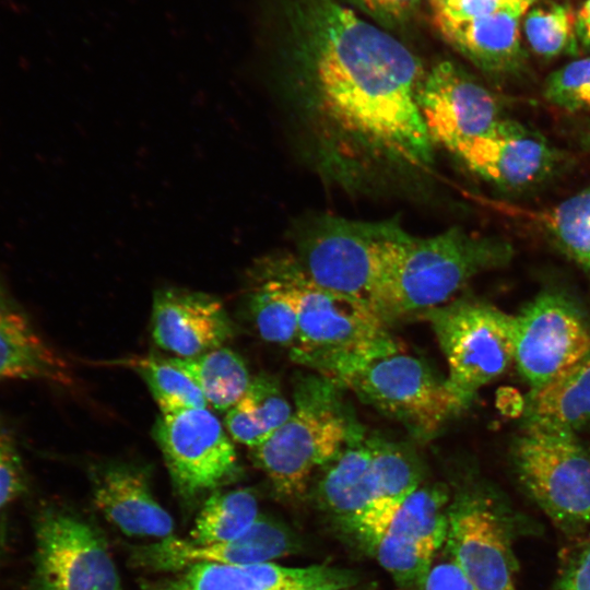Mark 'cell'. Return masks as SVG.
Segmentation results:
<instances>
[{"label":"cell","mask_w":590,"mask_h":590,"mask_svg":"<svg viewBox=\"0 0 590 590\" xmlns=\"http://www.w3.org/2000/svg\"><path fill=\"white\" fill-rule=\"evenodd\" d=\"M417 58L351 10L326 3L280 97L302 160L352 197L414 191L434 176Z\"/></svg>","instance_id":"1"},{"label":"cell","mask_w":590,"mask_h":590,"mask_svg":"<svg viewBox=\"0 0 590 590\" xmlns=\"http://www.w3.org/2000/svg\"><path fill=\"white\" fill-rule=\"evenodd\" d=\"M413 237L397 219L310 214L293 227L295 258L306 275L324 290L366 304L384 320L390 281Z\"/></svg>","instance_id":"2"},{"label":"cell","mask_w":590,"mask_h":590,"mask_svg":"<svg viewBox=\"0 0 590 590\" xmlns=\"http://www.w3.org/2000/svg\"><path fill=\"white\" fill-rule=\"evenodd\" d=\"M298 333L293 362L339 384L369 363L401 352L388 323L366 304L315 284L295 256L284 253Z\"/></svg>","instance_id":"3"},{"label":"cell","mask_w":590,"mask_h":590,"mask_svg":"<svg viewBox=\"0 0 590 590\" xmlns=\"http://www.w3.org/2000/svg\"><path fill=\"white\" fill-rule=\"evenodd\" d=\"M340 388L316 373L300 376L295 381L290 417L251 449V460L281 498H302L311 476L362 428L349 416Z\"/></svg>","instance_id":"4"},{"label":"cell","mask_w":590,"mask_h":590,"mask_svg":"<svg viewBox=\"0 0 590 590\" xmlns=\"http://www.w3.org/2000/svg\"><path fill=\"white\" fill-rule=\"evenodd\" d=\"M512 246L459 226L413 237L390 281L384 318L390 321L441 306L475 275L507 264Z\"/></svg>","instance_id":"5"},{"label":"cell","mask_w":590,"mask_h":590,"mask_svg":"<svg viewBox=\"0 0 590 590\" xmlns=\"http://www.w3.org/2000/svg\"><path fill=\"white\" fill-rule=\"evenodd\" d=\"M448 366L446 382L464 409L515 356V316L484 302L460 298L422 314Z\"/></svg>","instance_id":"6"},{"label":"cell","mask_w":590,"mask_h":590,"mask_svg":"<svg viewBox=\"0 0 590 590\" xmlns=\"http://www.w3.org/2000/svg\"><path fill=\"white\" fill-rule=\"evenodd\" d=\"M32 531L27 590H122L103 536L73 509L39 504L32 515Z\"/></svg>","instance_id":"7"},{"label":"cell","mask_w":590,"mask_h":590,"mask_svg":"<svg viewBox=\"0 0 590 590\" xmlns=\"http://www.w3.org/2000/svg\"><path fill=\"white\" fill-rule=\"evenodd\" d=\"M339 385L418 439L434 437L464 410L446 378L441 379L422 359L401 352L369 363Z\"/></svg>","instance_id":"8"},{"label":"cell","mask_w":590,"mask_h":590,"mask_svg":"<svg viewBox=\"0 0 590 590\" xmlns=\"http://www.w3.org/2000/svg\"><path fill=\"white\" fill-rule=\"evenodd\" d=\"M512 458L520 482L555 522L573 530L590 524V450L576 433L526 428Z\"/></svg>","instance_id":"9"},{"label":"cell","mask_w":590,"mask_h":590,"mask_svg":"<svg viewBox=\"0 0 590 590\" xmlns=\"http://www.w3.org/2000/svg\"><path fill=\"white\" fill-rule=\"evenodd\" d=\"M153 437L174 488L186 500L217 491L240 474L231 436L206 408L161 414Z\"/></svg>","instance_id":"10"},{"label":"cell","mask_w":590,"mask_h":590,"mask_svg":"<svg viewBox=\"0 0 590 590\" xmlns=\"http://www.w3.org/2000/svg\"><path fill=\"white\" fill-rule=\"evenodd\" d=\"M590 353V326L566 295L544 292L515 316L514 363L530 390L552 381Z\"/></svg>","instance_id":"11"},{"label":"cell","mask_w":590,"mask_h":590,"mask_svg":"<svg viewBox=\"0 0 590 590\" xmlns=\"http://www.w3.org/2000/svg\"><path fill=\"white\" fill-rule=\"evenodd\" d=\"M503 520L481 489H465L449 504L445 546L476 590H517L516 563Z\"/></svg>","instance_id":"12"},{"label":"cell","mask_w":590,"mask_h":590,"mask_svg":"<svg viewBox=\"0 0 590 590\" xmlns=\"http://www.w3.org/2000/svg\"><path fill=\"white\" fill-rule=\"evenodd\" d=\"M418 106L434 145L453 155L503 119L494 95L449 61L425 74Z\"/></svg>","instance_id":"13"},{"label":"cell","mask_w":590,"mask_h":590,"mask_svg":"<svg viewBox=\"0 0 590 590\" xmlns=\"http://www.w3.org/2000/svg\"><path fill=\"white\" fill-rule=\"evenodd\" d=\"M356 583L354 573L328 565L200 563L170 576L144 579L139 590H340Z\"/></svg>","instance_id":"14"},{"label":"cell","mask_w":590,"mask_h":590,"mask_svg":"<svg viewBox=\"0 0 590 590\" xmlns=\"http://www.w3.org/2000/svg\"><path fill=\"white\" fill-rule=\"evenodd\" d=\"M455 155L477 176L505 190L539 184L558 162V153L541 134L505 118Z\"/></svg>","instance_id":"15"},{"label":"cell","mask_w":590,"mask_h":590,"mask_svg":"<svg viewBox=\"0 0 590 590\" xmlns=\"http://www.w3.org/2000/svg\"><path fill=\"white\" fill-rule=\"evenodd\" d=\"M393 442L365 436L361 428L322 468L319 505L344 523L387 499Z\"/></svg>","instance_id":"16"},{"label":"cell","mask_w":590,"mask_h":590,"mask_svg":"<svg viewBox=\"0 0 590 590\" xmlns=\"http://www.w3.org/2000/svg\"><path fill=\"white\" fill-rule=\"evenodd\" d=\"M294 547L293 535L283 524L259 517L244 535L231 541L198 544L173 535L135 546L130 553V563L151 571L176 573L200 563H268L292 553Z\"/></svg>","instance_id":"17"},{"label":"cell","mask_w":590,"mask_h":590,"mask_svg":"<svg viewBox=\"0 0 590 590\" xmlns=\"http://www.w3.org/2000/svg\"><path fill=\"white\" fill-rule=\"evenodd\" d=\"M152 337L176 357H192L222 346L233 335V323L215 296L179 287L154 293Z\"/></svg>","instance_id":"18"},{"label":"cell","mask_w":590,"mask_h":590,"mask_svg":"<svg viewBox=\"0 0 590 590\" xmlns=\"http://www.w3.org/2000/svg\"><path fill=\"white\" fill-rule=\"evenodd\" d=\"M94 504L105 518L130 536L163 540L174 535V521L155 499L146 471L127 462L90 469Z\"/></svg>","instance_id":"19"},{"label":"cell","mask_w":590,"mask_h":590,"mask_svg":"<svg viewBox=\"0 0 590 590\" xmlns=\"http://www.w3.org/2000/svg\"><path fill=\"white\" fill-rule=\"evenodd\" d=\"M73 384L66 359L42 335L0 274V381Z\"/></svg>","instance_id":"20"},{"label":"cell","mask_w":590,"mask_h":590,"mask_svg":"<svg viewBox=\"0 0 590 590\" xmlns=\"http://www.w3.org/2000/svg\"><path fill=\"white\" fill-rule=\"evenodd\" d=\"M450 498L444 485H420L401 499H381L354 520L382 526L433 562L445 546Z\"/></svg>","instance_id":"21"},{"label":"cell","mask_w":590,"mask_h":590,"mask_svg":"<svg viewBox=\"0 0 590 590\" xmlns=\"http://www.w3.org/2000/svg\"><path fill=\"white\" fill-rule=\"evenodd\" d=\"M524 11L506 7L472 20L434 16V21L441 35L476 67L503 74L521 66L518 20Z\"/></svg>","instance_id":"22"},{"label":"cell","mask_w":590,"mask_h":590,"mask_svg":"<svg viewBox=\"0 0 590 590\" xmlns=\"http://www.w3.org/2000/svg\"><path fill=\"white\" fill-rule=\"evenodd\" d=\"M248 278L249 309L260 337L291 350L297 340L298 318L285 274L284 253L258 259Z\"/></svg>","instance_id":"23"},{"label":"cell","mask_w":590,"mask_h":590,"mask_svg":"<svg viewBox=\"0 0 590 590\" xmlns=\"http://www.w3.org/2000/svg\"><path fill=\"white\" fill-rule=\"evenodd\" d=\"M524 427L576 432L590 422V353L543 387L530 390Z\"/></svg>","instance_id":"24"},{"label":"cell","mask_w":590,"mask_h":590,"mask_svg":"<svg viewBox=\"0 0 590 590\" xmlns=\"http://www.w3.org/2000/svg\"><path fill=\"white\" fill-rule=\"evenodd\" d=\"M292 410L275 377L255 376L244 396L226 412L225 429L233 440L253 449L290 417Z\"/></svg>","instance_id":"25"},{"label":"cell","mask_w":590,"mask_h":590,"mask_svg":"<svg viewBox=\"0 0 590 590\" xmlns=\"http://www.w3.org/2000/svg\"><path fill=\"white\" fill-rule=\"evenodd\" d=\"M512 213L533 223L564 255L590 274V185L552 208H516Z\"/></svg>","instance_id":"26"},{"label":"cell","mask_w":590,"mask_h":590,"mask_svg":"<svg viewBox=\"0 0 590 590\" xmlns=\"http://www.w3.org/2000/svg\"><path fill=\"white\" fill-rule=\"evenodd\" d=\"M170 361L196 382L208 405L220 412H227L238 402L252 378L244 359L223 346L192 357H172Z\"/></svg>","instance_id":"27"},{"label":"cell","mask_w":590,"mask_h":590,"mask_svg":"<svg viewBox=\"0 0 590 590\" xmlns=\"http://www.w3.org/2000/svg\"><path fill=\"white\" fill-rule=\"evenodd\" d=\"M259 517L258 499L250 488L214 491L197 516L191 541L212 544L235 540L244 535Z\"/></svg>","instance_id":"28"},{"label":"cell","mask_w":590,"mask_h":590,"mask_svg":"<svg viewBox=\"0 0 590 590\" xmlns=\"http://www.w3.org/2000/svg\"><path fill=\"white\" fill-rule=\"evenodd\" d=\"M126 364L145 381L161 414L206 408L208 402L199 387L170 358L137 357Z\"/></svg>","instance_id":"29"},{"label":"cell","mask_w":590,"mask_h":590,"mask_svg":"<svg viewBox=\"0 0 590 590\" xmlns=\"http://www.w3.org/2000/svg\"><path fill=\"white\" fill-rule=\"evenodd\" d=\"M575 21L573 11L565 5L532 10L526 20V34L532 49L546 58L565 50L575 51Z\"/></svg>","instance_id":"30"},{"label":"cell","mask_w":590,"mask_h":590,"mask_svg":"<svg viewBox=\"0 0 590 590\" xmlns=\"http://www.w3.org/2000/svg\"><path fill=\"white\" fill-rule=\"evenodd\" d=\"M543 96L548 104L565 111L590 109V57L551 73L544 83Z\"/></svg>","instance_id":"31"},{"label":"cell","mask_w":590,"mask_h":590,"mask_svg":"<svg viewBox=\"0 0 590 590\" xmlns=\"http://www.w3.org/2000/svg\"><path fill=\"white\" fill-rule=\"evenodd\" d=\"M28 476L12 427L0 416V512L22 497Z\"/></svg>","instance_id":"32"},{"label":"cell","mask_w":590,"mask_h":590,"mask_svg":"<svg viewBox=\"0 0 590 590\" xmlns=\"http://www.w3.org/2000/svg\"><path fill=\"white\" fill-rule=\"evenodd\" d=\"M432 5L435 16L455 21L472 20L511 7L505 0H432Z\"/></svg>","instance_id":"33"},{"label":"cell","mask_w":590,"mask_h":590,"mask_svg":"<svg viewBox=\"0 0 590 590\" xmlns=\"http://www.w3.org/2000/svg\"><path fill=\"white\" fill-rule=\"evenodd\" d=\"M421 589L476 590L451 559L432 565Z\"/></svg>","instance_id":"34"},{"label":"cell","mask_w":590,"mask_h":590,"mask_svg":"<svg viewBox=\"0 0 590 590\" xmlns=\"http://www.w3.org/2000/svg\"><path fill=\"white\" fill-rule=\"evenodd\" d=\"M555 590H590V544L571 558Z\"/></svg>","instance_id":"35"},{"label":"cell","mask_w":590,"mask_h":590,"mask_svg":"<svg viewBox=\"0 0 590 590\" xmlns=\"http://www.w3.org/2000/svg\"><path fill=\"white\" fill-rule=\"evenodd\" d=\"M373 14L384 19H399L408 13L417 0H359Z\"/></svg>","instance_id":"36"},{"label":"cell","mask_w":590,"mask_h":590,"mask_svg":"<svg viewBox=\"0 0 590 590\" xmlns=\"http://www.w3.org/2000/svg\"><path fill=\"white\" fill-rule=\"evenodd\" d=\"M575 35L582 48L590 49V0L583 4L576 16Z\"/></svg>","instance_id":"37"},{"label":"cell","mask_w":590,"mask_h":590,"mask_svg":"<svg viewBox=\"0 0 590 590\" xmlns=\"http://www.w3.org/2000/svg\"><path fill=\"white\" fill-rule=\"evenodd\" d=\"M580 145L590 153V123H588L579 134Z\"/></svg>","instance_id":"38"},{"label":"cell","mask_w":590,"mask_h":590,"mask_svg":"<svg viewBox=\"0 0 590 590\" xmlns=\"http://www.w3.org/2000/svg\"><path fill=\"white\" fill-rule=\"evenodd\" d=\"M511 7L526 9L533 0H505Z\"/></svg>","instance_id":"39"},{"label":"cell","mask_w":590,"mask_h":590,"mask_svg":"<svg viewBox=\"0 0 590 590\" xmlns=\"http://www.w3.org/2000/svg\"><path fill=\"white\" fill-rule=\"evenodd\" d=\"M340 590H379V589L374 588L371 586L364 587V586H359L358 583H356V585H353L351 587L343 588V589H340Z\"/></svg>","instance_id":"40"}]
</instances>
